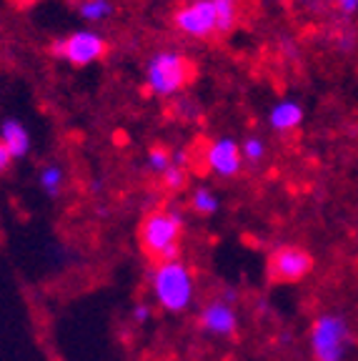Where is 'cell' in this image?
Returning a JSON list of instances; mask_svg holds the SVG:
<instances>
[{
  "label": "cell",
  "instance_id": "8fae6325",
  "mask_svg": "<svg viewBox=\"0 0 358 361\" xmlns=\"http://www.w3.org/2000/svg\"><path fill=\"white\" fill-rule=\"evenodd\" d=\"M0 141L11 151L13 161L16 158H25L30 153V130L18 118H6L0 123Z\"/></svg>",
  "mask_w": 358,
  "mask_h": 361
},
{
  "label": "cell",
  "instance_id": "7c38bea8",
  "mask_svg": "<svg viewBox=\"0 0 358 361\" xmlns=\"http://www.w3.org/2000/svg\"><path fill=\"white\" fill-rule=\"evenodd\" d=\"M218 13V35H228L241 20V6L238 0H213Z\"/></svg>",
  "mask_w": 358,
  "mask_h": 361
},
{
  "label": "cell",
  "instance_id": "5bb4252c",
  "mask_svg": "<svg viewBox=\"0 0 358 361\" xmlns=\"http://www.w3.org/2000/svg\"><path fill=\"white\" fill-rule=\"evenodd\" d=\"M190 209L196 211L198 216H213L221 209V201L211 188L198 186L196 191H193V196H190Z\"/></svg>",
  "mask_w": 358,
  "mask_h": 361
},
{
  "label": "cell",
  "instance_id": "e0dca14e",
  "mask_svg": "<svg viewBox=\"0 0 358 361\" xmlns=\"http://www.w3.org/2000/svg\"><path fill=\"white\" fill-rule=\"evenodd\" d=\"M241 156H243V164H261L266 158V143L264 138H258V135H246L241 141Z\"/></svg>",
  "mask_w": 358,
  "mask_h": 361
},
{
  "label": "cell",
  "instance_id": "5b68a950",
  "mask_svg": "<svg viewBox=\"0 0 358 361\" xmlns=\"http://www.w3.org/2000/svg\"><path fill=\"white\" fill-rule=\"evenodd\" d=\"M106 53H108V40L98 30H88V28L73 30V33L56 38L51 43V56L73 68H85L90 63L103 61Z\"/></svg>",
  "mask_w": 358,
  "mask_h": 361
},
{
  "label": "cell",
  "instance_id": "ffe728a7",
  "mask_svg": "<svg viewBox=\"0 0 358 361\" xmlns=\"http://www.w3.org/2000/svg\"><path fill=\"white\" fill-rule=\"evenodd\" d=\"M331 3H333V8H336L346 20L358 16V0H331Z\"/></svg>",
  "mask_w": 358,
  "mask_h": 361
},
{
  "label": "cell",
  "instance_id": "2e32d148",
  "mask_svg": "<svg viewBox=\"0 0 358 361\" xmlns=\"http://www.w3.org/2000/svg\"><path fill=\"white\" fill-rule=\"evenodd\" d=\"M146 166L151 173H158L163 176L166 171L173 166V153L168 151V148H163V146H153L151 151H148L146 156Z\"/></svg>",
  "mask_w": 358,
  "mask_h": 361
},
{
  "label": "cell",
  "instance_id": "7a4b0ae2",
  "mask_svg": "<svg viewBox=\"0 0 358 361\" xmlns=\"http://www.w3.org/2000/svg\"><path fill=\"white\" fill-rule=\"evenodd\" d=\"M180 238H183V216L178 211L156 209L140 221V248L156 264L180 259Z\"/></svg>",
  "mask_w": 358,
  "mask_h": 361
},
{
  "label": "cell",
  "instance_id": "6da1fadb",
  "mask_svg": "<svg viewBox=\"0 0 358 361\" xmlns=\"http://www.w3.org/2000/svg\"><path fill=\"white\" fill-rule=\"evenodd\" d=\"M153 299L168 314H183L196 301V276L185 261H161L148 271Z\"/></svg>",
  "mask_w": 358,
  "mask_h": 361
},
{
  "label": "cell",
  "instance_id": "9c48e42d",
  "mask_svg": "<svg viewBox=\"0 0 358 361\" xmlns=\"http://www.w3.org/2000/svg\"><path fill=\"white\" fill-rule=\"evenodd\" d=\"M198 324L206 334L218 338H230L238 331V314H235L233 304L221 296H216L213 301H208L201 309V316H198Z\"/></svg>",
  "mask_w": 358,
  "mask_h": 361
},
{
  "label": "cell",
  "instance_id": "8992f818",
  "mask_svg": "<svg viewBox=\"0 0 358 361\" xmlns=\"http://www.w3.org/2000/svg\"><path fill=\"white\" fill-rule=\"evenodd\" d=\"M266 271L273 283H298L314 271V256L301 246H278L271 251Z\"/></svg>",
  "mask_w": 358,
  "mask_h": 361
},
{
  "label": "cell",
  "instance_id": "d6986e66",
  "mask_svg": "<svg viewBox=\"0 0 358 361\" xmlns=\"http://www.w3.org/2000/svg\"><path fill=\"white\" fill-rule=\"evenodd\" d=\"M336 48L341 53H351L356 48V33H353V28H346V33L336 35Z\"/></svg>",
  "mask_w": 358,
  "mask_h": 361
},
{
  "label": "cell",
  "instance_id": "3957f363",
  "mask_svg": "<svg viewBox=\"0 0 358 361\" xmlns=\"http://www.w3.org/2000/svg\"><path fill=\"white\" fill-rule=\"evenodd\" d=\"M356 344L353 329L341 314H319L308 331V346L314 361H346L348 351Z\"/></svg>",
  "mask_w": 358,
  "mask_h": 361
},
{
  "label": "cell",
  "instance_id": "ba28073f",
  "mask_svg": "<svg viewBox=\"0 0 358 361\" xmlns=\"http://www.w3.org/2000/svg\"><path fill=\"white\" fill-rule=\"evenodd\" d=\"M206 161L208 171L218 178H233V176L241 173L243 169V156H241V143L223 135V138H216L206 146Z\"/></svg>",
  "mask_w": 358,
  "mask_h": 361
},
{
  "label": "cell",
  "instance_id": "44dd1931",
  "mask_svg": "<svg viewBox=\"0 0 358 361\" xmlns=\"http://www.w3.org/2000/svg\"><path fill=\"white\" fill-rule=\"evenodd\" d=\"M153 316V309L151 304H146V301H138V304L133 306V322L135 324H148Z\"/></svg>",
  "mask_w": 358,
  "mask_h": 361
},
{
  "label": "cell",
  "instance_id": "4fadbf2b",
  "mask_svg": "<svg viewBox=\"0 0 358 361\" xmlns=\"http://www.w3.org/2000/svg\"><path fill=\"white\" fill-rule=\"evenodd\" d=\"M116 13L111 0H78V16L88 23H103Z\"/></svg>",
  "mask_w": 358,
  "mask_h": 361
},
{
  "label": "cell",
  "instance_id": "7402d4cb",
  "mask_svg": "<svg viewBox=\"0 0 358 361\" xmlns=\"http://www.w3.org/2000/svg\"><path fill=\"white\" fill-rule=\"evenodd\" d=\"M11 164H13L11 151H8V148L3 146V141H0V173H6V171L11 169Z\"/></svg>",
  "mask_w": 358,
  "mask_h": 361
},
{
  "label": "cell",
  "instance_id": "9a60e30c",
  "mask_svg": "<svg viewBox=\"0 0 358 361\" xmlns=\"http://www.w3.org/2000/svg\"><path fill=\"white\" fill-rule=\"evenodd\" d=\"M38 183H40V188L48 193V196L56 198L58 193H61V188H63V169H61V166H56V164L43 166V171H40V176H38Z\"/></svg>",
  "mask_w": 358,
  "mask_h": 361
},
{
  "label": "cell",
  "instance_id": "52a82bcc",
  "mask_svg": "<svg viewBox=\"0 0 358 361\" xmlns=\"http://www.w3.org/2000/svg\"><path fill=\"white\" fill-rule=\"evenodd\" d=\"M173 25L193 40H208L218 33V13L213 0H190L173 13Z\"/></svg>",
  "mask_w": 358,
  "mask_h": 361
},
{
  "label": "cell",
  "instance_id": "30bf717a",
  "mask_svg": "<svg viewBox=\"0 0 358 361\" xmlns=\"http://www.w3.org/2000/svg\"><path fill=\"white\" fill-rule=\"evenodd\" d=\"M303 116H306V111H303L301 103L293 101V98H283V101L271 106L268 126L276 133H291V130H296L303 123Z\"/></svg>",
  "mask_w": 358,
  "mask_h": 361
},
{
  "label": "cell",
  "instance_id": "277c9868",
  "mask_svg": "<svg viewBox=\"0 0 358 361\" xmlns=\"http://www.w3.org/2000/svg\"><path fill=\"white\" fill-rule=\"evenodd\" d=\"M196 75V66L178 51H158L146 63V90L156 98H171Z\"/></svg>",
  "mask_w": 358,
  "mask_h": 361
},
{
  "label": "cell",
  "instance_id": "ac0fdd59",
  "mask_svg": "<svg viewBox=\"0 0 358 361\" xmlns=\"http://www.w3.org/2000/svg\"><path fill=\"white\" fill-rule=\"evenodd\" d=\"M163 186L171 188V191H180L185 186V169H178V166H171L166 173L161 176Z\"/></svg>",
  "mask_w": 358,
  "mask_h": 361
}]
</instances>
